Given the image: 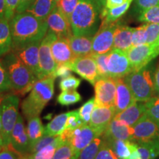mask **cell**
Wrapping results in <instances>:
<instances>
[{
  "instance_id": "6da1fadb",
  "label": "cell",
  "mask_w": 159,
  "mask_h": 159,
  "mask_svg": "<svg viewBox=\"0 0 159 159\" xmlns=\"http://www.w3.org/2000/svg\"><path fill=\"white\" fill-rule=\"evenodd\" d=\"M12 35V49L41 41L49 27L46 20L37 19L27 12L16 13L10 21Z\"/></svg>"
},
{
  "instance_id": "7a4b0ae2",
  "label": "cell",
  "mask_w": 159,
  "mask_h": 159,
  "mask_svg": "<svg viewBox=\"0 0 159 159\" xmlns=\"http://www.w3.org/2000/svg\"><path fill=\"white\" fill-rule=\"evenodd\" d=\"M102 9L95 0H79L70 18L73 35H92L97 33Z\"/></svg>"
},
{
  "instance_id": "3957f363",
  "label": "cell",
  "mask_w": 159,
  "mask_h": 159,
  "mask_svg": "<svg viewBox=\"0 0 159 159\" xmlns=\"http://www.w3.org/2000/svg\"><path fill=\"white\" fill-rule=\"evenodd\" d=\"M55 76L46 77L38 80L33 85L30 93L21 102V111L27 119L39 116L41 111L55 92Z\"/></svg>"
},
{
  "instance_id": "277c9868",
  "label": "cell",
  "mask_w": 159,
  "mask_h": 159,
  "mask_svg": "<svg viewBox=\"0 0 159 159\" xmlns=\"http://www.w3.org/2000/svg\"><path fill=\"white\" fill-rule=\"evenodd\" d=\"M3 65L9 77L12 89L16 95H24L32 90L37 77L13 51L4 55Z\"/></svg>"
},
{
  "instance_id": "5b68a950",
  "label": "cell",
  "mask_w": 159,
  "mask_h": 159,
  "mask_svg": "<svg viewBox=\"0 0 159 159\" xmlns=\"http://www.w3.org/2000/svg\"><path fill=\"white\" fill-rule=\"evenodd\" d=\"M155 71L148 65L140 70L132 71L124 77L136 102H145L156 93L155 87Z\"/></svg>"
},
{
  "instance_id": "8992f818",
  "label": "cell",
  "mask_w": 159,
  "mask_h": 159,
  "mask_svg": "<svg viewBox=\"0 0 159 159\" xmlns=\"http://www.w3.org/2000/svg\"><path fill=\"white\" fill-rule=\"evenodd\" d=\"M19 98L16 94H10L3 97L1 102L2 134L7 147L9 144L11 135L19 116Z\"/></svg>"
},
{
  "instance_id": "52a82bcc",
  "label": "cell",
  "mask_w": 159,
  "mask_h": 159,
  "mask_svg": "<svg viewBox=\"0 0 159 159\" xmlns=\"http://www.w3.org/2000/svg\"><path fill=\"white\" fill-rule=\"evenodd\" d=\"M57 38L53 32L48 30L47 33L41 41L39 47V64L41 78L55 76L57 64L52 53V43Z\"/></svg>"
},
{
  "instance_id": "ba28073f",
  "label": "cell",
  "mask_w": 159,
  "mask_h": 159,
  "mask_svg": "<svg viewBox=\"0 0 159 159\" xmlns=\"http://www.w3.org/2000/svg\"><path fill=\"white\" fill-rule=\"evenodd\" d=\"M60 136L63 141H68L79 156L83 149L90 144L96 137L100 136L90 125H85L73 130H64Z\"/></svg>"
},
{
  "instance_id": "9c48e42d",
  "label": "cell",
  "mask_w": 159,
  "mask_h": 159,
  "mask_svg": "<svg viewBox=\"0 0 159 159\" xmlns=\"http://www.w3.org/2000/svg\"><path fill=\"white\" fill-rule=\"evenodd\" d=\"M116 22L101 24L92 40V55H102L110 52L114 46V33L118 25Z\"/></svg>"
},
{
  "instance_id": "30bf717a",
  "label": "cell",
  "mask_w": 159,
  "mask_h": 159,
  "mask_svg": "<svg viewBox=\"0 0 159 159\" xmlns=\"http://www.w3.org/2000/svg\"><path fill=\"white\" fill-rule=\"evenodd\" d=\"M95 105L114 106L116 97V79L111 77H99L95 83Z\"/></svg>"
},
{
  "instance_id": "8fae6325",
  "label": "cell",
  "mask_w": 159,
  "mask_h": 159,
  "mask_svg": "<svg viewBox=\"0 0 159 159\" xmlns=\"http://www.w3.org/2000/svg\"><path fill=\"white\" fill-rule=\"evenodd\" d=\"M126 54L130 61L133 71L144 68L156 57L154 44L148 43L133 46L126 52Z\"/></svg>"
},
{
  "instance_id": "7c38bea8",
  "label": "cell",
  "mask_w": 159,
  "mask_h": 159,
  "mask_svg": "<svg viewBox=\"0 0 159 159\" xmlns=\"http://www.w3.org/2000/svg\"><path fill=\"white\" fill-rule=\"evenodd\" d=\"M107 66L109 76L114 78L125 77L133 71L126 52L119 49H112L108 53Z\"/></svg>"
},
{
  "instance_id": "4fadbf2b",
  "label": "cell",
  "mask_w": 159,
  "mask_h": 159,
  "mask_svg": "<svg viewBox=\"0 0 159 159\" xmlns=\"http://www.w3.org/2000/svg\"><path fill=\"white\" fill-rule=\"evenodd\" d=\"M69 65L71 71H75L91 84L94 85L99 78L96 61L92 55L77 57Z\"/></svg>"
},
{
  "instance_id": "5bb4252c",
  "label": "cell",
  "mask_w": 159,
  "mask_h": 159,
  "mask_svg": "<svg viewBox=\"0 0 159 159\" xmlns=\"http://www.w3.org/2000/svg\"><path fill=\"white\" fill-rule=\"evenodd\" d=\"M41 42V41H36L18 49H11V51H13L30 69L38 80L41 78L39 64V47Z\"/></svg>"
},
{
  "instance_id": "9a60e30c",
  "label": "cell",
  "mask_w": 159,
  "mask_h": 159,
  "mask_svg": "<svg viewBox=\"0 0 159 159\" xmlns=\"http://www.w3.org/2000/svg\"><path fill=\"white\" fill-rule=\"evenodd\" d=\"M132 128V141L136 143L148 142L159 137V125L145 114Z\"/></svg>"
},
{
  "instance_id": "2e32d148",
  "label": "cell",
  "mask_w": 159,
  "mask_h": 159,
  "mask_svg": "<svg viewBox=\"0 0 159 159\" xmlns=\"http://www.w3.org/2000/svg\"><path fill=\"white\" fill-rule=\"evenodd\" d=\"M7 147L21 156L29 154L30 142L28 135L25 126L23 116L21 114H19L17 122L12 130L9 144Z\"/></svg>"
},
{
  "instance_id": "e0dca14e",
  "label": "cell",
  "mask_w": 159,
  "mask_h": 159,
  "mask_svg": "<svg viewBox=\"0 0 159 159\" xmlns=\"http://www.w3.org/2000/svg\"><path fill=\"white\" fill-rule=\"evenodd\" d=\"M116 114L114 106L95 105L89 125L95 130L99 136H102Z\"/></svg>"
},
{
  "instance_id": "ac0fdd59",
  "label": "cell",
  "mask_w": 159,
  "mask_h": 159,
  "mask_svg": "<svg viewBox=\"0 0 159 159\" xmlns=\"http://www.w3.org/2000/svg\"><path fill=\"white\" fill-rule=\"evenodd\" d=\"M49 30L55 33L57 37L70 38L73 35L69 19L60 11L57 7L46 19Z\"/></svg>"
},
{
  "instance_id": "d6986e66",
  "label": "cell",
  "mask_w": 159,
  "mask_h": 159,
  "mask_svg": "<svg viewBox=\"0 0 159 159\" xmlns=\"http://www.w3.org/2000/svg\"><path fill=\"white\" fill-rule=\"evenodd\" d=\"M51 49L57 65L69 64L76 58L71 50L69 38L57 37L52 43Z\"/></svg>"
},
{
  "instance_id": "ffe728a7",
  "label": "cell",
  "mask_w": 159,
  "mask_h": 159,
  "mask_svg": "<svg viewBox=\"0 0 159 159\" xmlns=\"http://www.w3.org/2000/svg\"><path fill=\"white\" fill-rule=\"evenodd\" d=\"M115 79L116 83V91L114 107L116 114H117L128 108L130 105L136 102V100L130 88L125 82L124 77Z\"/></svg>"
},
{
  "instance_id": "44dd1931",
  "label": "cell",
  "mask_w": 159,
  "mask_h": 159,
  "mask_svg": "<svg viewBox=\"0 0 159 159\" xmlns=\"http://www.w3.org/2000/svg\"><path fill=\"white\" fill-rule=\"evenodd\" d=\"M132 127L128 126L115 118L113 119L102 135L103 139L108 142L117 139L132 141Z\"/></svg>"
},
{
  "instance_id": "7402d4cb",
  "label": "cell",
  "mask_w": 159,
  "mask_h": 159,
  "mask_svg": "<svg viewBox=\"0 0 159 159\" xmlns=\"http://www.w3.org/2000/svg\"><path fill=\"white\" fill-rule=\"evenodd\" d=\"M92 35H72L69 38V43L75 56L83 57L92 55Z\"/></svg>"
},
{
  "instance_id": "603a6c76",
  "label": "cell",
  "mask_w": 159,
  "mask_h": 159,
  "mask_svg": "<svg viewBox=\"0 0 159 159\" xmlns=\"http://www.w3.org/2000/svg\"><path fill=\"white\" fill-rule=\"evenodd\" d=\"M145 114V103L135 102L122 112L116 114L115 119L130 127H133Z\"/></svg>"
},
{
  "instance_id": "cb8c5ba5",
  "label": "cell",
  "mask_w": 159,
  "mask_h": 159,
  "mask_svg": "<svg viewBox=\"0 0 159 159\" xmlns=\"http://www.w3.org/2000/svg\"><path fill=\"white\" fill-rule=\"evenodd\" d=\"M134 28L118 23L114 33L113 49H119L126 52L133 47L132 34Z\"/></svg>"
},
{
  "instance_id": "d4e9b609",
  "label": "cell",
  "mask_w": 159,
  "mask_h": 159,
  "mask_svg": "<svg viewBox=\"0 0 159 159\" xmlns=\"http://www.w3.org/2000/svg\"><path fill=\"white\" fill-rule=\"evenodd\" d=\"M56 7L57 2L55 0H35L26 12L34 16L37 19L46 20Z\"/></svg>"
},
{
  "instance_id": "484cf974",
  "label": "cell",
  "mask_w": 159,
  "mask_h": 159,
  "mask_svg": "<svg viewBox=\"0 0 159 159\" xmlns=\"http://www.w3.org/2000/svg\"><path fill=\"white\" fill-rule=\"evenodd\" d=\"M133 1L134 0H128L122 5L114 8L108 9L105 7H103L100 13V19L102 21L101 24L113 23L118 21L128 11Z\"/></svg>"
},
{
  "instance_id": "4316f807",
  "label": "cell",
  "mask_w": 159,
  "mask_h": 159,
  "mask_svg": "<svg viewBox=\"0 0 159 159\" xmlns=\"http://www.w3.org/2000/svg\"><path fill=\"white\" fill-rule=\"evenodd\" d=\"M12 35L10 21L6 18L0 19V57L4 56L12 49Z\"/></svg>"
},
{
  "instance_id": "83f0119b",
  "label": "cell",
  "mask_w": 159,
  "mask_h": 159,
  "mask_svg": "<svg viewBox=\"0 0 159 159\" xmlns=\"http://www.w3.org/2000/svg\"><path fill=\"white\" fill-rule=\"evenodd\" d=\"M26 130L28 135L30 148L45 135V128L39 116L32 117L28 119Z\"/></svg>"
},
{
  "instance_id": "f1b7e54d",
  "label": "cell",
  "mask_w": 159,
  "mask_h": 159,
  "mask_svg": "<svg viewBox=\"0 0 159 159\" xmlns=\"http://www.w3.org/2000/svg\"><path fill=\"white\" fill-rule=\"evenodd\" d=\"M108 142L112 147L116 156L120 159H128L131 155V152L138 148L137 143L130 140L117 139V140H113Z\"/></svg>"
},
{
  "instance_id": "f546056e",
  "label": "cell",
  "mask_w": 159,
  "mask_h": 159,
  "mask_svg": "<svg viewBox=\"0 0 159 159\" xmlns=\"http://www.w3.org/2000/svg\"><path fill=\"white\" fill-rule=\"evenodd\" d=\"M137 144L139 153V159H156L159 156V137Z\"/></svg>"
},
{
  "instance_id": "4dcf8cb0",
  "label": "cell",
  "mask_w": 159,
  "mask_h": 159,
  "mask_svg": "<svg viewBox=\"0 0 159 159\" xmlns=\"http://www.w3.org/2000/svg\"><path fill=\"white\" fill-rule=\"evenodd\" d=\"M69 114V112H66L55 116L46 126L45 134L50 136H58L62 134L65 129Z\"/></svg>"
},
{
  "instance_id": "1f68e13d",
  "label": "cell",
  "mask_w": 159,
  "mask_h": 159,
  "mask_svg": "<svg viewBox=\"0 0 159 159\" xmlns=\"http://www.w3.org/2000/svg\"><path fill=\"white\" fill-rule=\"evenodd\" d=\"M103 142L102 136H97L80 152L78 159H95Z\"/></svg>"
},
{
  "instance_id": "d6a6232c",
  "label": "cell",
  "mask_w": 159,
  "mask_h": 159,
  "mask_svg": "<svg viewBox=\"0 0 159 159\" xmlns=\"http://www.w3.org/2000/svg\"><path fill=\"white\" fill-rule=\"evenodd\" d=\"M77 155L68 141H63L56 148L53 159H78Z\"/></svg>"
},
{
  "instance_id": "836d02e7",
  "label": "cell",
  "mask_w": 159,
  "mask_h": 159,
  "mask_svg": "<svg viewBox=\"0 0 159 159\" xmlns=\"http://www.w3.org/2000/svg\"><path fill=\"white\" fill-rule=\"evenodd\" d=\"M63 142V139L43 147L35 153L28 154L30 159H53L56 148Z\"/></svg>"
},
{
  "instance_id": "e575fe53",
  "label": "cell",
  "mask_w": 159,
  "mask_h": 159,
  "mask_svg": "<svg viewBox=\"0 0 159 159\" xmlns=\"http://www.w3.org/2000/svg\"><path fill=\"white\" fill-rule=\"evenodd\" d=\"M144 103L145 114L159 125V97H152Z\"/></svg>"
},
{
  "instance_id": "d590c367",
  "label": "cell",
  "mask_w": 159,
  "mask_h": 159,
  "mask_svg": "<svg viewBox=\"0 0 159 159\" xmlns=\"http://www.w3.org/2000/svg\"><path fill=\"white\" fill-rule=\"evenodd\" d=\"M81 99H82V97L76 90L62 91L57 97V102L62 105L75 104L81 101Z\"/></svg>"
},
{
  "instance_id": "8d00e7d4",
  "label": "cell",
  "mask_w": 159,
  "mask_h": 159,
  "mask_svg": "<svg viewBox=\"0 0 159 159\" xmlns=\"http://www.w3.org/2000/svg\"><path fill=\"white\" fill-rule=\"evenodd\" d=\"M138 20L144 23L159 24V6H154L144 10L139 13Z\"/></svg>"
},
{
  "instance_id": "74e56055",
  "label": "cell",
  "mask_w": 159,
  "mask_h": 159,
  "mask_svg": "<svg viewBox=\"0 0 159 159\" xmlns=\"http://www.w3.org/2000/svg\"><path fill=\"white\" fill-rule=\"evenodd\" d=\"M61 139H62L61 138L60 135H58V136H50V135L45 134L44 136L41 137L39 141H37V142L30 148L29 154L35 153V152H36L39 150H41V148H43V147L47 146V145H48L49 144H52V143L57 142V141L61 140Z\"/></svg>"
},
{
  "instance_id": "f35d334b",
  "label": "cell",
  "mask_w": 159,
  "mask_h": 159,
  "mask_svg": "<svg viewBox=\"0 0 159 159\" xmlns=\"http://www.w3.org/2000/svg\"><path fill=\"white\" fill-rule=\"evenodd\" d=\"M85 125L87 124H85L83 122L82 118L80 116L78 110L69 111V114L68 116V118H67L64 130H73L75 129L80 128V127H82Z\"/></svg>"
},
{
  "instance_id": "ab89813d",
  "label": "cell",
  "mask_w": 159,
  "mask_h": 159,
  "mask_svg": "<svg viewBox=\"0 0 159 159\" xmlns=\"http://www.w3.org/2000/svg\"><path fill=\"white\" fill-rule=\"evenodd\" d=\"M80 79L73 75H70V76L61 79L59 83V88L62 91H75L80 85Z\"/></svg>"
},
{
  "instance_id": "60d3db41",
  "label": "cell",
  "mask_w": 159,
  "mask_h": 159,
  "mask_svg": "<svg viewBox=\"0 0 159 159\" xmlns=\"http://www.w3.org/2000/svg\"><path fill=\"white\" fill-rule=\"evenodd\" d=\"M145 33H146V43L153 44L156 42L159 37V24L146 23Z\"/></svg>"
},
{
  "instance_id": "b9f144b4",
  "label": "cell",
  "mask_w": 159,
  "mask_h": 159,
  "mask_svg": "<svg viewBox=\"0 0 159 159\" xmlns=\"http://www.w3.org/2000/svg\"><path fill=\"white\" fill-rule=\"evenodd\" d=\"M95 107V99L91 98L86 102L84 103L80 108L79 109V114L85 124H88L90 122L91 114L94 111Z\"/></svg>"
},
{
  "instance_id": "7bdbcfd3",
  "label": "cell",
  "mask_w": 159,
  "mask_h": 159,
  "mask_svg": "<svg viewBox=\"0 0 159 159\" xmlns=\"http://www.w3.org/2000/svg\"><path fill=\"white\" fill-rule=\"evenodd\" d=\"M79 0H60L57 7L70 21L71 14L74 12Z\"/></svg>"
},
{
  "instance_id": "ee69618b",
  "label": "cell",
  "mask_w": 159,
  "mask_h": 159,
  "mask_svg": "<svg viewBox=\"0 0 159 159\" xmlns=\"http://www.w3.org/2000/svg\"><path fill=\"white\" fill-rule=\"evenodd\" d=\"M95 159H120L113 150L111 144L103 139L100 150L97 153Z\"/></svg>"
},
{
  "instance_id": "f6af8a7d",
  "label": "cell",
  "mask_w": 159,
  "mask_h": 159,
  "mask_svg": "<svg viewBox=\"0 0 159 159\" xmlns=\"http://www.w3.org/2000/svg\"><path fill=\"white\" fill-rule=\"evenodd\" d=\"M108 53L102 55H92L96 61L99 77H110L108 70V66H107Z\"/></svg>"
},
{
  "instance_id": "bcb514c9",
  "label": "cell",
  "mask_w": 159,
  "mask_h": 159,
  "mask_svg": "<svg viewBox=\"0 0 159 159\" xmlns=\"http://www.w3.org/2000/svg\"><path fill=\"white\" fill-rule=\"evenodd\" d=\"M12 87L10 82L7 71L4 66L2 61L0 60V97L2 93L11 90Z\"/></svg>"
},
{
  "instance_id": "7dc6e473",
  "label": "cell",
  "mask_w": 159,
  "mask_h": 159,
  "mask_svg": "<svg viewBox=\"0 0 159 159\" xmlns=\"http://www.w3.org/2000/svg\"><path fill=\"white\" fill-rule=\"evenodd\" d=\"M133 46H139L146 43V33H145V24L134 28L132 34Z\"/></svg>"
},
{
  "instance_id": "c3c4849f",
  "label": "cell",
  "mask_w": 159,
  "mask_h": 159,
  "mask_svg": "<svg viewBox=\"0 0 159 159\" xmlns=\"http://www.w3.org/2000/svg\"><path fill=\"white\" fill-rule=\"evenodd\" d=\"M5 15L6 19L9 21L16 13V10L19 5V0H5Z\"/></svg>"
},
{
  "instance_id": "681fc988",
  "label": "cell",
  "mask_w": 159,
  "mask_h": 159,
  "mask_svg": "<svg viewBox=\"0 0 159 159\" xmlns=\"http://www.w3.org/2000/svg\"><path fill=\"white\" fill-rule=\"evenodd\" d=\"M154 6H159V0H136V10L137 13H141Z\"/></svg>"
},
{
  "instance_id": "f907efd6",
  "label": "cell",
  "mask_w": 159,
  "mask_h": 159,
  "mask_svg": "<svg viewBox=\"0 0 159 159\" xmlns=\"http://www.w3.org/2000/svg\"><path fill=\"white\" fill-rule=\"evenodd\" d=\"M71 69L69 64L57 65L56 71L55 73V77H60V78H65L71 75Z\"/></svg>"
},
{
  "instance_id": "816d5d0a",
  "label": "cell",
  "mask_w": 159,
  "mask_h": 159,
  "mask_svg": "<svg viewBox=\"0 0 159 159\" xmlns=\"http://www.w3.org/2000/svg\"><path fill=\"white\" fill-rule=\"evenodd\" d=\"M22 156L7 147H3L0 152V159H19Z\"/></svg>"
},
{
  "instance_id": "f5cc1de1",
  "label": "cell",
  "mask_w": 159,
  "mask_h": 159,
  "mask_svg": "<svg viewBox=\"0 0 159 159\" xmlns=\"http://www.w3.org/2000/svg\"><path fill=\"white\" fill-rule=\"evenodd\" d=\"M34 1L35 0H19V5H18L16 10V13H21L25 12Z\"/></svg>"
},
{
  "instance_id": "db71d44e",
  "label": "cell",
  "mask_w": 159,
  "mask_h": 159,
  "mask_svg": "<svg viewBox=\"0 0 159 159\" xmlns=\"http://www.w3.org/2000/svg\"><path fill=\"white\" fill-rule=\"evenodd\" d=\"M127 1H128V0H106V1H105V7L108 9L114 8V7L122 5L123 4H125Z\"/></svg>"
},
{
  "instance_id": "11a10c76",
  "label": "cell",
  "mask_w": 159,
  "mask_h": 159,
  "mask_svg": "<svg viewBox=\"0 0 159 159\" xmlns=\"http://www.w3.org/2000/svg\"><path fill=\"white\" fill-rule=\"evenodd\" d=\"M155 87H156V94L159 95V66L155 71Z\"/></svg>"
},
{
  "instance_id": "9f6ffc18",
  "label": "cell",
  "mask_w": 159,
  "mask_h": 159,
  "mask_svg": "<svg viewBox=\"0 0 159 159\" xmlns=\"http://www.w3.org/2000/svg\"><path fill=\"white\" fill-rule=\"evenodd\" d=\"M5 0H0V19L5 18Z\"/></svg>"
},
{
  "instance_id": "6f0895ef",
  "label": "cell",
  "mask_w": 159,
  "mask_h": 159,
  "mask_svg": "<svg viewBox=\"0 0 159 159\" xmlns=\"http://www.w3.org/2000/svg\"><path fill=\"white\" fill-rule=\"evenodd\" d=\"M153 44L155 47V51H156V56L157 57L159 55V37L156 41V42L153 43Z\"/></svg>"
},
{
  "instance_id": "680465c9",
  "label": "cell",
  "mask_w": 159,
  "mask_h": 159,
  "mask_svg": "<svg viewBox=\"0 0 159 159\" xmlns=\"http://www.w3.org/2000/svg\"><path fill=\"white\" fill-rule=\"evenodd\" d=\"M0 146H2V147H5L6 146L5 138H4L3 135L1 132H0Z\"/></svg>"
},
{
  "instance_id": "91938a15",
  "label": "cell",
  "mask_w": 159,
  "mask_h": 159,
  "mask_svg": "<svg viewBox=\"0 0 159 159\" xmlns=\"http://www.w3.org/2000/svg\"><path fill=\"white\" fill-rule=\"evenodd\" d=\"M95 1L97 2V3L98 4V5L100 7L101 9H102L103 7H105V1H106V0H95Z\"/></svg>"
},
{
  "instance_id": "94428289",
  "label": "cell",
  "mask_w": 159,
  "mask_h": 159,
  "mask_svg": "<svg viewBox=\"0 0 159 159\" xmlns=\"http://www.w3.org/2000/svg\"><path fill=\"white\" fill-rule=\"evenodd\" d=\"M0 132H2V108L0 106Z\"/></svg>"
},
{
  "instance_id": "6125c7cd",
  "label": "cell",
  "mask_w": 159,
  "mask_h": 159,
  "mask_svg": "<svg viewBox=\"0 0 159 159\" xmlns=\"http://www.w3.org/2000/svg\"><path fill=\"white\" fill-rule=\"evenodd\" d=\"M19 159H30L29 155L27 154V155H25V156H22Z\"/></svg>"
},
{
  "instance_id": "be15d7a7",
  "label": "cell",
  "mask_w": 159,
  "mask_h": 159,
  "mask_svg": "<svg viewBox=\"0 0 159 159\" xmlns=\"http://www.w3.org/2000/svg\"><path fill=\"white\" fill-rule=\"evenodd\" d=\"M2 148H3V147L0 146V152H1V150H2Z\"/></svg>"
},
{
  "instance_id": "e7e4bbea",
  "label": "cell",
  "mask_w": 159,
  "mask_h": 159,
  "mask_svg": "<svg viewBox=\"0 0 159 159\" xmlns=\"http://www.w3.org/2000/svg\"><path fill=\"white\" fill-rule=\"evenodd\" d=\"M2 97H0V105H1V102H2Z\"/></svg>"
},
{
  "instance_id": "03108f58",
  "label": "cell",
  "mask_w": 159,
  "mask_h": 159,
  "mask_svg": "<svg viewBox=\"0 0 159 159\" xmlns=\"http://www.w3.org/2000/svg\"><path fill=\"white\" fill-rule=\"evenodd\" d=\"M55 2H57H57H58L60 1V0H55Z\"/></svg>"
}]
</instances>
